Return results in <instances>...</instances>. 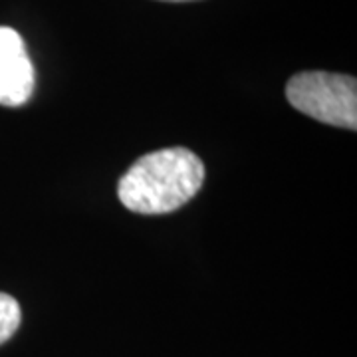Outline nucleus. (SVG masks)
<instances>
[{"instance_id":"1","label":"nucleus","mask_w":357,"mask_h":357,"mask_svg":"<svg viewBox=\"0 0 357 357\" xmlns=\"http://www.w3.org/2000/svg\"><path fill=\"white\" fill-rule=\"evenodd\" d=\"M203 161L185 147L143 155L121 177L117 197L131 213L167 215L187 204L203 187Z\"/></svg>"},{"instance_id":"2","label":"nucleus","mask_w":357,"mask_h":357,"mask_svg":"<svg viewBox=\"0 0 357 357\" xmlns=\"http://www.w3.org/2000/svg\"><path fill=\"white\" fill-rule=\"evenodd\" d=\"M286 98L298 112L335 128H357L356 77L330 72H302L288 82Z\"/></svg>"},{"instance_id":"3","label":"nucleus","mask_w":357,"mask_h":357,"mask_svg":"<svg viewBox=\"0 0 357 357\" xmlns=\"http://www.w3.org/2000/svg\"><path fill=\"white\" fill-rule=\"evenodd\" d=\"M34 91V66L22 36L0 26V105H24Z\"/></svg>"},{"instance_id":"4","label":"nucleus","mask_w":357,"mask_h":357,"mask_svg":"<svg viewBox=\"0 0 357 357\" xmlns=\"http://www.w3.org/2000/svg\"><path fill=\"white\" fill-rule=\"evenodd\" d=\"M20 326V306L13 296L0 292V344L8 342Z\"/></svg>"},{"instance_id":"5","label":"nucleus","mask_w":357,"mask_h":357,"mask_svg":"<svg viewBox=\"0 0 357 357\" xmlns=\"http://www.w3.org/2000/svg\"><path fill=\"white\" fill-rule=\"evenodd\" d=\"M163 2H191V0H163Z\"/></svg>"}]
</instances>
